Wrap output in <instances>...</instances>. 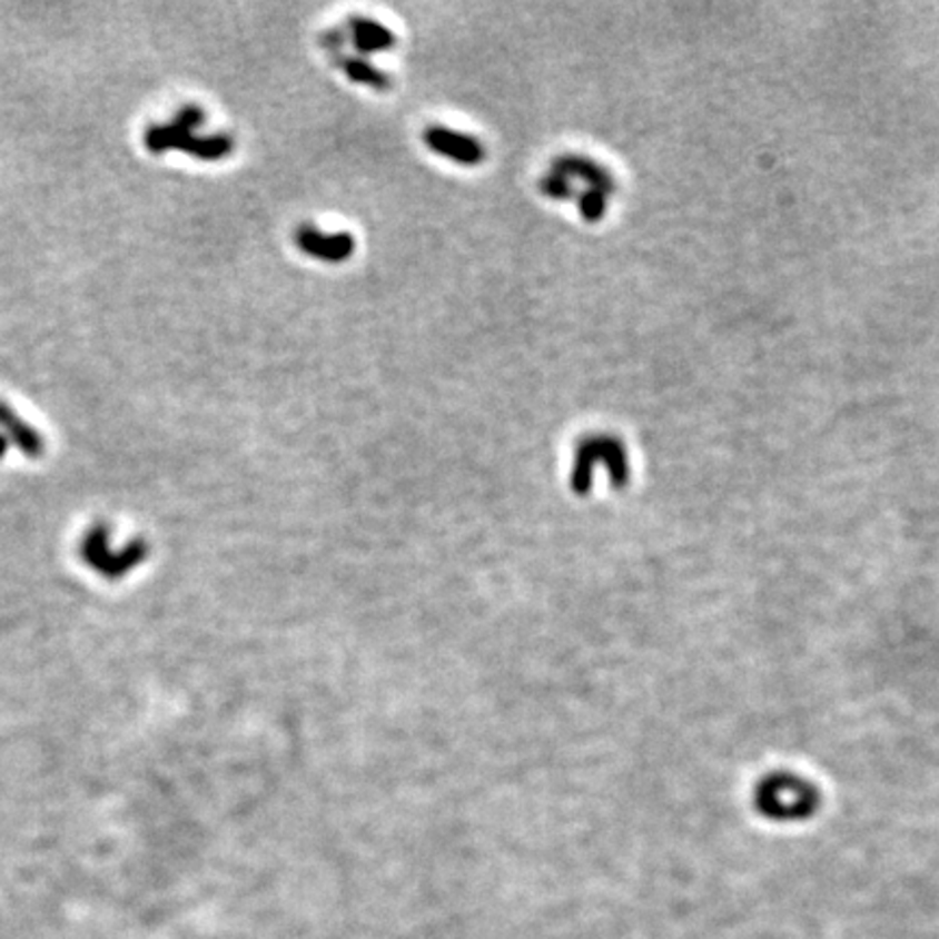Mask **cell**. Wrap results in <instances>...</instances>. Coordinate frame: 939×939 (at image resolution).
I'll use <instances>...</instances> for the list:
<instances>
[{
  "instance_id": "obj_5",
  "label": "cell",
  "mask_w": 939,
  "mask_h": 939,
  "mask_svg": "<svg viewBox=\"0 0 939 939\" xmlns=\"http://www.w3.org/2000/svg\"><path fill=\"white\" fill-rule=\"evenodd\" d=\"M553 170L564 175L567 179L585 181L590 188L599 189L607 196L615 191V179H613L610 170L605 166H601L599 161L585 157V155L564 152V155L553 159Z\"/></svg>"
},
{
  "instance_id": "obj_3",
  "label": "cell",
  "mask_w": 939,
  "mask_h": 939,
  "mask_svg": "<svg viewBox=\"0 0 939 939\" xmlns=\"http://www.w3.org/2000/svg\"><path fill=\"white\" fill-rule=\"evenodd\" d=\"M424 144L433 152H437V155H442V157H446V159H451L459 166H478L485 159V148H483L481 141L472 138V136H466V134L446 129V127H428L424 131Z\"/></svg>"
},
{
  "instance_id": "obj_9",
  "label": "cell",
  "mask_w": 939,
  "mask_h": 939,
  "mask_svg": "<svg viewBox=\"0 0 939 939\" xmlns=\"http://www.w3.org/2000/svg\"><path fill=\"white\" fill-rule=\"evenodd\" d=\"M599 448L601 464L607 468L611 485L615 490H622L631 481V464L624 444L613 435H599Z\"/></svg>"
},
{
  "instance_id": "obj_2",
  "label": "cell",
  "mask_w": 939,
  "mask_h": 939,
  "mask_svg": "<svg viewBox=\"0 0 939 939\" xmlns=\"http://www.w3.org/2000/svg\"><path fill=\"white\" fill-rule=\"evenodd\" d=\"M146 555H148V546L141 540H136L127 548L113 553L109 548V528L105 524L92 526L81 542L83 562L92 565L98 574L107 579H120L129 574L134 567H138L146 560Z\"/></svg>"
},
{
  "instance_id": "obj_15",
  "label": "cell",
  "mask_w": 939,
  "mask_h": 939,
  "mask_svg": "<svg viewBox=\"0 0 939 939\" xmlns=\"http://www.w3.org/2000/svg\"><path fill=\"white\" fill-rule=\"evenodd\" d=\"M346 40H348V31L346 29H342V27H337V29H327L323 36H320V45L330 50V52H339L344 45H346Z\"/></svg>"
},
{
  "instance_id": "obj_16",
  "label": "cell",
  "mask_w": 939,
  "mask_h": 939,
  "mask_svg": "<svg viewBox=\"0 0 939 939\" xmlns=\"http://www.w3.org/2000/svg\"><path fill=\"white\" fill-rule=\"evenodd\" d=\"M4 453H7V439H4V435H0V459L4 457Z\"/></svg>"
},
{
  "instance_id": "obj_14",
  "label": "cell",
  "mask_w": 939,
  "mask_h": 939,
  "mask_svg": "<svg viewBox=\"0 0 939 939\" xmlns=\"http://www.w3.org/2000/svg\"><path fill=\"white\" fill-rule=\"evenodd\" d=\"M537 189H540L544 196L553 198V200H570V198H574V196H576V189L572 186V181H570L567 177H564V175L555 172V170L546 172V175L537 181Z\"/></svg>"
},
{
  "instance_id": "obj_4",
  "label": "cell",
  "mask_w": 939,
  "mask_h": 939,
  "mask_svg": "<svg viewBox=\"0 0 939 939\" xmlns=\"http://www.w3.org/2000/svg\"><path fill=\"white\" fill-rule=\"evenodd\" d=\"M296 246L316 259H323L327 264H342L355 253V237L350 234L327 235L318 231L312 225H303L294 234Z\"/></svg>"
},
{
  "instance_id": "obj_13",
  "label": "cell",
  "mask_w": 939,
  "mask_h": 939,
  "mask_svg": "<svg viewBox=\"0 0 939 939\" xmlns=\"http://www.w3.org/2000/svg\"><path fill=\"white\" fill-rule=\"evenodd\" d=\"M579 211L585 223H601L607 214V194L587 188L579 196Z\"/></svg>"
},
{
  "instance_id": "obj_6",
  "label": "cell",
  "mask_w": 939,
  "mask_h": 939,
  "mask_svg": "<svg viewBox=\"0 0 939 939\" xmlns=\"http://www.w3.org/2000/svg\"><path fill=\"white\" fill-rule=\"evenodd\" d=\"M346 31H348V38H350L355 50H359L364 55L385 52V50H392L396 47V36L389 27H385L376 20H370V18H364V16H353L346 24Z\"/></svg>"
},
{
  "instance_id": "obj_12",
  "label": "cell",
  "mask_w": 939,
  "mask_h": 939,
  "mask_svg": "<svg viewBox=\"0 0 939 939\" xmlns=\"http://www.w3.org/2000/svg\"><path fill=\"white\" fill-rule=\"evenodd\" d=\"M235 148V140L231 136H227V134H216V136H209V138H198V136H194L191 141H189L188 150L189 155H194V157H198V159H205V161H218V159H223V157H227V155H231Z\"/></svg>"
},
{
  "instance_id": "obj_10",
  "label": "cell",
  "mask_w": 939,
  "mask_h": 939,
  "mask_svg": "<svg viewBox=\"0 0 939 939\" xmlns=\"http://www.w3.org/2000/svg\"><path fill=\"white\" fill-rule=\"evenodd\" d=\"M0 428L20 446L27 457H42L45 439L38 431H33L27 423H22L7 405L0 403Z\"/></svg>"
},
{
  "instance_id": "obj_11",
  "label": "cell",
  "mask_w": 939,
  "mask_h": 939,
  "mask_svg": "<svg viewBox=\"0 0 939 939\" xmlns=\"http://www.w3.org/2000/svg\"><path fill=\"white\" fill-rule=\"evenodd\" d=\"M194 138V134L188 131L186 127H181L177 120H172L170 125H152L146 131V148L155 155L166 152V150H188L189 141Z\"/></svg>"
},
{
  "instance_id": "obj_7",
  "label": "cell",
  "mask_w": 939,
  "mask_h": 939,
  "mask_svg": "<svg viewBox=\"0 0 939 939\" xmlns=\"http://www.w3.org/2000/svg\"><path fill=\"white\" fill-rule=\"evenodd\" d=\"M601 464V448H599V435L585 437L574 451L572 470H570V487L574 494L585 496L592 492L596 466Z\"/></svg>"
},
{
  "instance_id": "obj_8",
  "label": "cell",
  "mask_w": 939,
  "mask_h": 939,
  "mask_svg": "<svg viewBox=\"0 0 939 939\" xmlns=\"http://www.w3.org/2000/svg\"><path fill=\"white\" fill-rule=\"evenodd\" d=\"M337 66L339 70L359 86H368L376 92H387L392 88V77L387 72H383L380 68H376L373 61L364 59V57H353V55H339L337 57Z\"/></svg>"
},
{
  "instance_id": "obj_1",
  "label": "cell",
  "mask_w": 939,
  "mask_h": 939,
  "mask_svg": "<svg viewBox=\"0 0 939 939\" xmlns=\"http://www.w3.org/2000/svg\"><path fill=\"white\" fill-rule=\"evenodd\" d=\"M757 809L770 820H804L818 809V790L792 774H774L761 781L754 794Z\"/></svg>"
}]
</instances>
